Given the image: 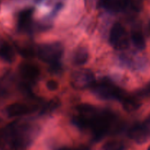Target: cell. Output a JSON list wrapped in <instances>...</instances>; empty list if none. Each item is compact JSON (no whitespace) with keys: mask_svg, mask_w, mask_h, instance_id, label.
Returning a JSON list of instances; mask_svg holds the SVG:
<instances>
[{"mask_svg":"<svg viewBox=\"0 0 150 150\" xmlns=\"http://www.w3.org/2000/svg\"><path fill=\"white\" fill-rule=\"evenodd\" d=\"M38 133V128L29 124H13L7 129V136L13 146L21 149L28 147L33 142Z\"/></svg>","mask_w":150,"mask_h":150,"instance_id":"cell-1","label":"cell"},{"mask_svg":"<svg viewBox=\"0 0 150 150\" xmlns=\"http://www.w3.org/2000/svg\"><path fill=\"white\" fill-rule=\"evenodd\" d=\"M91 88L92 92L102 100H118L120 101L126 94L122 89L107 79L95 81Z\"/></svg>","mask_w":150,"mask_h":150,"instance_id":"cell-2","label":"cell"},{"mask_svg":"<svg viewBox=\"0 0 150 150\" xmlns=\"http://www.w3.org/2000/svg\"><path fill=\"white\" fill-rule=\"evenodd\" d=\"M37 53L40 59L51 65L60 62L64 53V46L59 42L44 43L38 47Z\"/></svg>","mask_w":150,"mask_h":150,"instance_id":"cell-3","label":"cell"},{"mask_svg":"<svg viewBox=\"0 0 150 150\" xmlns=\"http://www.w3.org/2000/svg\"><path fill=\"white\" fill-rule=\"evenodd\" d=\"M130 139L138 144H144L150 139V113L142 122L136 123L128 130Z\"/></svg>","mask_w":150,"mask_h":150,"instance_id":"cell-4","label":"cell"},{"mask_svg":"<svg viewBox=\"0 0 150 150\" xmlns=\"http://www.w3.org/2000/svg\"><path fill=\"white\" fill-rule=\"evenodd\" d=\"M109 42L117 50H124L128 47V35L124 26L120 23L113 25L109 35Z\"/></svg>","mask_w":150,"mask_h":150,"instance_id":"cell-5","label":"cell"},{"mask_svg":"<svg viewBox=\"0 0 150 150\" xmlns=\"http://www.w3.org/2000/svg\"><path fill=\"white\" fill-rule=\"evenodd\" d=\"M95 83L94 73L88 69H81L74 72L70 78V84L76 89L92 87Z\"/></svg>","mask_w":150,"mask_h":150,"instance_id":"cell-6","label":"cell"},{"mask_svg":"<svg viewBox=\"0 0 150 150\" xmlns=\"http://www.w3.org/2000/svg\"><path fill=\"white\" fill-rule=\"evenodd\" d=\"M34 10L27 8L19 13L17 18V27L21 32H29L32 27V16Z\"/></svg>","mask_w":150,"mask_h":150,"instance_id":"cell-7","label":"cell"},{"mask_svg":"<svg viewBox=\"0 0 150 150\" xmlns=\"http://www.w3.org/2000/svg\"><path fill=\"white\" fill-rule=\"evenodd\" d=\"M18 70L21 76L26 81H35L40 74L38 67L32 63H21Z\"/></svg>","mask_w":150,"mask_h":150,"instance_id":"cell-8","label":"cell"},{"mask_svg":"<svg viewBox=\"0 0 150 150\" xmlns=\"http://www.w3.org/2000/svg\"><path fill=\"white\" fill-rule=\"evenodd\" d=\"M100 7L111 13H119L127 10L130 6L127 0H100Z\"/></svg>","mask_w":150,"mask_h":150,"instance_id":"cell-9","label":"cell"},{"mask_svg":"<svg viewBox=\"0 0 150 150\" xmlns=\"http://www.w3.org/2000/svg\"><path fill=\"white\" fill-rule=\"evenodd\" d=\"M35 111V108L26 104L16 103L10 104L6 108L5 112L9 117H16L29 114Z\"/></svg>","mask_w":150,"mask_h":150,"instance_id":"cell-10","label":"cell"},{"mask_svg":"<svg viewBox=\"0 0 150 150\" xmlns=\"http://www.w3.org/2000/svg\"><path fill=\"white\" fill-rule=\"evenodd\" d=\"M16 54L13 47L7 42H4L0 45V58L8 63L14 62Z\"/></svg>","mask_w":150,"mask_h":150,"instance_id":"cell-11","label":"cell"},{"mask_svg":"<svg viewBox=\"0 0 150 150\" xmlns=\"http://www.w3.org/2000/svg\"><path fill=\"white\" fill-rule=\"evenodd\" d=\"M89 59V52L84 47H79L74 52L73 56V62L76 65H83L87 62Z\"/></svg>","mask_w":150,"mask_h":150,"instance_id":"cell-12","label":"cell"},{"mask_svg":"<svg viewBox=\"0 0 150 150\" xmlns=\"http://www.w3.org/2000/svg\"><path fill=\"white\" fill-rule=\"evenodd\" d=\"M120 101L122 103L123 108L127 111H136L141 105V103L138 100V99H136V98L133 96L127 95V94H125V95L123 97L122 99Z\"/></svg>","mask_w":150,"mask_h":150,"instance_id":"cell-13","label":"cell"},{"mask_svg":"<svg viewBox=\"0 0 150 150\" xmlns=\"http://www.w3.org/2000/svg\"><path fill=\"white\" fill-rule=\"evenodd\" d=\"M131 40L133 45L139 50H144L146 48V40L143 33L141 31L133 30L131 33Z\"/></svg>","mask_w":150,"mask_h":150,"instance_id":"cell-14","label":"cell"},{"mask_svg":"<svg viewBox=\"0 0 150 150\" xmlns=\"http://www.w3.org/2000/svg\"><path fill=\"white\" fill-rule=\"evenodd\" d=\"M102 150H125V146L118 141H109L103 146Z\"/></svg>","mask_w":150,"mask_h":150,"instance_id":"cell-15","label":"cell"},{"mask_svg":"<svg viewBox=\"0 0 150 150\" xmlns=\"http://www.w3.org/2000/svg\"><path fill=\"white\" fill-rule=\"evenodd\" d=\"M18 53L21 57H25V58H31L35 56V51L32 47L26 46L22 47V48H18Z\"/></svg>","mask_w":150,"mask_h":150,"instance_id":"cell-16","label":"cell"},{"mask_svg":"<svg viewBox=\"0 0 150 150\" xmlns=\"http://www.w3.org/2000/svg\"><path fill=\"white\" fill-rule=\"evenodd\" d=\"M59 100H53L48 102L42 110V114H47L48 112H51L58 107Z\"/></svg>","mask_w":150,"mask_h":150,"instance_id":"cell-17","label":"cell"},{"mask_svg":"<svg viewBox=\"0 0 150 150\" xmlns=\"http://www.w3.org/2000/svg\"><path fill=\"white\" fill-rule=\"evenodd\" d=\"M46 87L50 91H56L59 88V83L54 80H49L46 82Z\"/></svg>","mask_w":150,"mask_h":150,"instance_id":"cell-18","label":"cell"},{"mask_svg":"<svg viewBox=\"0 0 150 150\" xmlns=\"http://www.w3.org/2000/svg\"><path fill=\"white\" fill-rule=\"evenodd\" d=\"M58 150H91L89 147H86V146H81V147L78 148H72V147H62Z\"/></svg>","mask_w":150,"mask_h":150,"instance_id":"cell-19","label":"cell"},{"mask_svg":"<svg viewBox=\"0 0 150 150\" xmlns=\"http://www.w3.org/2000/svg\"><path fill=\"white\" fill-rule=\"evenodd\" d=\"M141 95L146 97H150V83L142 90Z\"/></svg>","mask_w":150,"mask_h":150,"instance_id":"cell-20","label":"cell"},{"mask_svg":"<svg viewBox=\"0 0 150 150\" xmlns=\"http://www.w3.org/2000/svg\"><path fill=\"white\" fill-rule=\"evenodd\" d=\"M147 150H150V145H149V147H148V149H147Z\"/></svg>","mask_w":150,"mask_h":150,"instance_id":"cell-21","label":"cell"},{"mask_svg":"<svg viewBox=\"0 0 150 150\" xmlns=\"http://www.w3.org/2000/svg\"><path fill=\"white\" fill-rule=\"evenodd\" d=\"M149 25H150V23H149Z\"/></svg>","mask_w":150,"mask_h":150,"instance_id":"cell-22","label":"cell"}]
</instances>
